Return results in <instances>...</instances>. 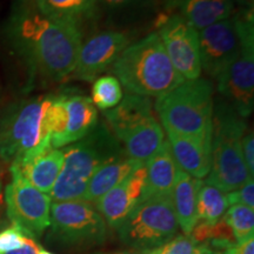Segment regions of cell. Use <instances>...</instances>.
Here are the masks:
<instances>
[{
	"instance_id": "obj_1",
	"label": "cell",
	"mask_w": 254,
	"mask_h": 254,
	"mask_svg": "<svg viewBox=\"0 0 254 254\" xmlns=\"http://www.w3.org/2000/svg\"><path fill=\"white\" fill-rule=\"evenodd\" d=\"M13 33L28 62L44 77L60 81L74 71L82 45L79 25L27 9L15 17Z\"/></svg>"
},
{
	"instance_id": "obj_2",
	"label": "cell",
	"mask_w": 254,
	"mask_h": 254,
	"mask_svg": "<svg viewBox=\"0 0 254 254\" xmlns=\"http://www.w3.org/2000/svg\"><path fill=\"white\" fill-rule=\"evenodd\" d=\"M112 73L129 94L147 98L161 97L185 81L157 32L129 44L114 62Z\"/></svg>"
},
{
	"instance_id": "obj_3",
	"label": "cell",
	"mask_w": 254,
	"mask_h": 254,
	"mask_svg": "<svg viewBox=\"0 0 254 254\" xmlns=\"http://www.w3.org/2000/svg\"><path fill=\"white\" fill-rule=\"evenodd\" d=\"M64 164L50 193L53 202L82 200L88 182L110 159L125 153L122 144L104 123L77 142L63 147Z\"/></svg>"
},
{
	"instance_id": "obj_4",
	"label": "cell",
	"mask_w": 254,
	"mask_h": 254,
	"mask_svg": "<svg viewBox=\"0 0 254 254\" xmlns=\"http://www.w3.org/2000/svg\"><path fill=\"white\" fill-rule=\"evenodd\" d=\"M247 129L245 118L225 100L218 101L212 117L211 167L206 184L228 193L252 179L241 153V138Z\"/></svg>"
},
{
	"instance_id": "obj_5",
	"label": "cell",
	"mask_w": 254,
	"mask_h": 254,
	"mask_svg": "<svg viewBox=\"0 0 254 254\" xmlns=\"http://www.w3.org/2000/svg\"><path fill=\"white\" fill-rule=\"evenodd\" d=\"M55 97H40L21 105L0 129V157L20 166L51 145V107Z\"/></svg>"
},
{
	"instance_id": "obj_6",
	"label": "cell",
	"mask_w": 254,
	"mask_h": 254,
	"mask_svg": "<svg viewBox=\"0 0 254 254\" xmlns=\"http://www.w3.org/2000/svg\"><path fill=\"white\" fill-rule=\"evenodd\" d=\"M213 90V82L199 77L157 98L154 107L165 131L192 136L211 133Z\"/></svg>"
},
{
	"instance_id": "obj_7",
	"label": "cell",
	"mask_w": 254,
	"mask_h": 254,
	"mask_svg": "<svg viewBox=\"0 0 254 254\" xmlns=\"http://www.w3.org/2000/svg\"><path fill=\"white\" fill-rule=\"evenodd\" d=\"M119 236L131 249L153 250L176 237L179 231L171 196L142 200L118 228Z\"/></svg>"
},
{
	"instance_id": "obj_8",
	"label": "cell",
	"mask_w": 254,
	"mask_h": 254,
	"mask_svg": "<svg viewBox=\"0 0 254 254\" xmlns=\"http://www.w3.org/2000/svg\"><path fill=\"white\" fill-rule=\"evenodd\" d=\"M253 28V7L198 31L201 72L217 80L239 55L244 34Z\"/></svg>"
},
{
	"instance_id": "obj_9",
	"label": "cell",
	"mask_w": 254,
	"mask_h": 254,
	"mask_svg": "<svg viewBox=\"0 0 254 254\" xmlns=\"http://www.w3.org/2000/svg\"><path fill=\"white\" fill-rule=\"evenodd\" d=\"M51 234L64 245H99L106 239L107 226L98 209L84 200L51 204Z\"/></svg>"
},
{
	"instance_id": "obj_10",
	"label": "cell",
	"mask_w": 254,
	"mask_h": 254,
	"mask_svg": "<svg viewBox=\"0 0 254 254\" xmlns=\"http://www.w3.org/2000/svg\"><path fill=\"white\" fill-rule=\"evenodd\" d=\"M11 173L12 182L6 186L4 194L6 213L13 226L33 239L50 227L52 200L31 185L17 168L11 167Z\"/></svg>"
},
{
	"instance_id": "obj_11",
	"label": "cell",
	"mask_w": 254,
	"mask_h": 254,
	"mask_svg": "<svg viewBox=\"0 0 254 254\" xmlns=\"http://www.w3.org/2000/svg\"><path fill=\"white\" fill-rule=\"evenodd\" d=\"M98 111L91 98L85 95L55 97L51 109V145L63 148L77 142L93 131Z\"/></svg>"
},
{
	"instance_id": "obj_12",
	"label": "cell",
	"mask_w": 254,
	"mask_h": 254,
	"mask_svg": "<svg viewBox=\"0 0 254 254\" xmlns=\"http://www.w3.org/2000/svg\"><path fill=\"white\" fill-rule=\"evenodd\" d=\"M218 91L240 117L247 119L254 105V31L245 32L239 55L219 75Z\"/></svg>"
},
{
	"instance_id": "obj_13",
	"label": "cell",
	"mask_w": 254,
	"mask_h": 254,
	"mask_svg": "<svg viewBox=\"0 0 254 254\" xmlns=\"http://www.w3.org/2000/svg\"><path fill=\"white\" fill-rule=\"evenodd\" d=\"M157 33L177 72L185 80L199 78L201 64L198 31L177 13L160 18Z\"/></svg>"
},
{
	"instance_id": "obj_14",
	"label": "cell",
	"mask_w": 254,
	"mask_h": 254,
	"mask_svg": "<svg viewBox=\"0 0 254 254\" xmlns=\"http://www.w3.org/2000/svg\"><path fill=\"white\" fill-rule=\"evenodd\" d=\"M129 45V37L120 31H105L84 43L73 71V78L82 81H94L118 59Z\"/></svg>"
},
{
	"instance_id": "obj_15",
	"label": "cell",
	"mask_w": 254,
	"mask_h": 254,
	"mask_svg": "<svg viewBox=\"0 0 254 254\" xmlns=\"http://www.w3.org/2000/svg\"><path fill=\"white\" fill-rule=\"evenodd\" d=\"M146 180V167L142 165L131 176L98 200L94 206L106 225L118 228L128 214L141 201Z\"/></svg>"
},
{
	"instance_id": "obj_16",
	"label": "cell",
	"mask_w": 254,
	"mask_h": 254,
	"mask_svg": "<svg viewBox=\"0 0 254 254\" xmlns=\"http://www.w3.org/2000/svg\"><path fill=\"white\" fill-rule=\"evenodd\" d=\"M167 142L179 170L201 180L211 167L212 132L192 136L166 131Z\"/></svg>"
},
{
	"instance_id": "obj_17",
	"label": "cell",
	"mask_w": 254,
	"mask_h": 254,
	"mask_svg": "<svg viewBox=\"0 0 254 254\" xmlns=\"http://www.w3.org/2000/svg\"><path fill=\"white\" fill-rule=\"evenodd\" d=\"M128 158L145 164L165 142L164 129L155 117L136 124L116 135Z\"/></svg>"
},
{
	"instance_id": "obj_18",
	"label": "cell",
	"mask_w": 254,
	"mask_h": 254,
	"mask_svg": "<svg viewBox=\"0 0 254 254\" xmlns=\"http://www.w3.org/2000/svg\"><path fill=\"white\" fill-rule=\"evenodd\" d=\"M145 167L146 180L141 201L155 196H171L179 168L167 140L146 161Z\"/></svg>"
},
{
	"instance_id": "obj_19",
	"label": "cell",
	"mask_w": 254,
	"mask_h": 254,
	"mask_svg": "<svg viewBox=\"0 0 254 254\" xmlns=\"http://www.w3.org/2000/svg\"><path fill=\"white\" fill-rule=\"evenodd\" d=\"M142 165L145 164L128 158L126 153L110 159L109 161L101 165L91 178L82 200L90 204H95L101 196L118 186Z\"/></svg>"
},
{
	"instance_id": "obj_20",
	"label": "cell",
	"mask_w": 254,
	"mask_h": 254,
	"mask_svg": "<svg viewBox=\"0 0 254 254\" xmlns=\"http://www.w3.org/2000/svg\"><path fill=\"white\" fill-rule=\"evenodd\" d=\"M173 7L190 26L201 31L232 17L236 4L234 0H178Z\"/></svg>"
},
{
	"instance_id": "obj_21",
	"label": "cell",
	"mask_w": 254,
	"mask_h": 254,
	"mask_svg": "<svg viewBox=\"0 0 254 254\" xmlns=\"http://www.w3.org/2000/svg\"><path fill=\"white\" fill-rule=\"evenodd\" d=\"M63 164V148L51 147L20 166L11 167L17 168L21 176L40 192L50 194L58 179Z\"/></svg>"
},
{
	"instance_id": "obj_22",
	"label": "cell",
	"mask_w": 254,
	"mask_h": 254,
	"mask_svg": "<svg viewBox=\"0 0 254 254\" xmlns=\"http://www.w3.org/2000/svg\"><path fill=\"white\" fill-rule=\"evenodd\" d=\"M201 184L202 180L178 170L171 198L178 225L185 234H190L198 222L196 198Z\"/></svg>"
},
{
	"instance_id": "obj_23",
	"label": "cell",
	"mask_w": 254,
	"mask_h": 254,
	"mask_svg": "<svg viewBox=\"0 0 254 254\" xmlns=\"http://www.w3.org/2000/svg\"><path fill=\"white\" fill-rule=\"evenodd\" d=\"M151 117H154V114L150 98L129 93L123 97L116 107L105 111V118L114 136Z\"/></svg>"
},
{
	"instance_id": "obj_24",
	"label": "cell",
	"mask_w": 254,
	"mask_h": 254,
	"mask_svg": "<svg viewBox=\"0 0 254 254\" xmlns=\"http://www.w3.org/2000/svg\"><path fill=\"white\" fill-rule=\"evenodd\" d=\"M37 9L46 17L79 25L98 7V0H36Z\"/></svg>"
},
{
	"instance_id": "obj_25",
	"label": "cell",
	"mask_w": 254,
	"mask_h": 254,
	"mask_svg": "<svg viewBox=\"0 0 254 254\" xmlns=\"http://www.w3.org/2000/svg\"><path fill=\"white\" fill-rule=\"evenodd\" d=\"M228 207L230 205H228L226 193L202 182L196 198L198 222L214 224L224 217Z\"/></svg>"
},
{
	"instance_id": "obj_26",
	"label": "cell",
	"mask_w": 254,
	"mask_h": 254,
	"mask_svg": "<svg viewBox=\"0 0 254 254\" xmlns=\"http://www.w3.org/2000/svg\"><path fill=\"white\" fill-rule=\"evenodd\" d=\"M237 244L254 238V208L244 205H232L224 214Z\"/></svg>"
},
{
	"instance_id": "obj_27",
	"label": "cell",
	"mask_w": 254,
	"mask_h": 254,
	"mask_svg": "<svg viewBox=\"0 0 254 254\" xmlns=\"http://www.w3.org/2000/svg\"><path fill=\"white\" fill-rule=\"evenodd\" d=\"M123 99V88L114 75H104L97 78L92 86V101L101 111H109L116 107Z\"/></svg>"
},
{
	"instance_id": "obj_28",
	"label": "cell",
	"mask_w": 254,
	"mask_h": 254,
	"mask_svg": "<svg viewBox=\"0 0 254 254\" xmlns=\"http://www.w3.org/2000/svg\"><path fill=\"white\" fill-rule=\"evenodd\" d=\"M99 5L113 15H140L154 9L157 0H98Z\"/></svg>"
},
{
	"instance_id": "obj_29",
	"label": "cell",
	"mask_w": 254,
	"mask_h": 254,
	"mask_svg": "<svg viewBox=\"0 0 254 254\" xmlns=\"http://www.w3.org/2000/svg\"><path fill=\"white\" fill-rule=\"evenodd\" d=\"M198 243L190 234L177 236L159 247V254H194Z\"/></svg>"
},
{
	"instance_id": "obj_30",
	"label": "cell",
	"mask_w": 254,
	"mask_h": 254,
	"mask_svg": "<svg viewBox=\"0 0 254 254\" xmlns=\"http://www.w3.org/2000/svg\"><path fill=\"white\" fill-rule=\"evenodd\" d=\"M26 238L23 231L13 225L0 231V254L20 250L26 243Z\"/></svg>"
},
{
	"instance_id": "obj_31",
	"label": "cell",
	"mask_w": 254,
	"mask_h": 254,
	"mask_svg": "<svg viewBox=\"0 0 254 254\" xmlns=\"http://www.w3.org/2000/svg\"><path fill=\"white\" fill-rule=\"evenodd\" d=\"M228 205H244L254 208V182L253 178L240 189L226 193Z\"/></svg>"
},
{
	"instance_id": "obj_32",
	"label": "cell",
	"mask_w": 254,
	"mask_h": 254,
	"mask_svg": "<svg viewBox=\"0 0 254 254\" xmlns=\"http://www.w3.org/2000/svg\"><path fill=\"white\" fill-rule=\"evenodd\" d=\"M241 153L251 176L254 174V135L253 131L247 129L241 138Z\"/></svg>"
},
{
	"instance_id": "obj_33",
	"label": "cell",
	"mask_w": 254,
	"mask_h": 254,
	"mask_svg": "<svg viewBox=\"0 0 254 254\" xmlns=\"http://www.w3.org/2000/svg\"><path fill=\"white\" fill-rule=\"evenodd\" d=\"M222 254H254V238L228 247Z\"/></svg>"
},
{
	"instance_id": "obj_34",
	"label": "cell",
	"mask_w": 254,
	"mask_h": 254,
	"mask_svg": "<svg viewBox=\"0 0 254 254\" xmlns=\"http://www.w3.org/2000/svg\"><path fill=\"white\" fill-rule=\"evenodd\" d=\"M38 245L32 238H26V243H25L24 247H21L20 250L12 251V252H8L6 254H37Z\"/></svg>"
},
{
	"instance_id": "obj_35",
	"label": "cell",
	"mask_w": 254,
	"mask_h": 254,
	"mask_svg": "<svg viewBox=\"0 0 254 254\" xmlns=\"http://www.w3.org/2000/svg\"><path fill=\"white\" fill-rule=\"evenodd\" d=\"M194 254H222V253L218 252V251L212 249V247L209 246L208 244L202 243V244H198Z\"/></svg>"
},
{
	"instance_id": "obj_36",
	"label": "cell",
	"mask_w": 254,
	"mask_h": 254,
	"mask_svg": "<svg viewBox=\"0 0 254 254\" xmlns=\"http://www.w3.org/2000/svg\"><path fill=\"white\" fill-rule=\"evenodd\" d=\"M151 250H136V249H129L125 251H119V252L113 253H106V254H150Z\"/></svg>"
},
{
	"instance_id": "obj_37",
	"label": "cell",
	"mask_w": 254,
	"mask_h": 254,
	"mask_svg": "<svg viewBox=\"0 0 254 254\" xmlns=\"http://www.w3.org/2000/svg\"><path fill=\"white\" fill-rule=\"evenodd\" d=\"M4 199H2V193L0 192V227L4 224V220H2V213H4Z\"/></svg>"
},
{
	"instance_id": "obj_38",
	"label": "cell",
	"mask_w": 254,
	"mask_h": 254,
	"mask_svg": "<svg viewBox=\"0 0 254 254\" xmlns=\"http://www.w3.org/2000/svg\"><path fill=\"white\" fill-rule=\"evenodd\" d=\"M238 1L241 2L246 6V8H251L253 7V0H238Z\"/></svg>"
},
{
	"instance_id": "obj_39",
	"label": "cell",
	"mask_w": 254,
	"mask_h": 254,
	"mask_svg": "<svg viewBox=\"0 0 254 254\" xmlns=\"http://www.w3.org/2000/svg\"><path fill=\"white\" fill-rule=\"evenodd\" d=\"M37 254H55L52 252H50V251H47L44 249V247L41 246H38V250H37Z\"/></svg>"
},
{
	"instance_id": "obj_40",
	"label": "cell",
	"mask_w": 254,
	"mask_h": 254,
	"mask_svg": "<svg viewBox=\"0 0 254 254\" xmlns=\"http://www.w3.org/2000/svg\"><path fill=\"white\" fill-rule=\"evenodd\" d=\"M163 1L166 4L167 7H173L174 5H176V2L178 1V0H163Z\"/></svg>"
},
{
	"instance_id": "obj_41",
	"label": "cell",
	"mask_w": 254,
	"mask_h": 254,
	"mask_svg": "<svg viewBox=\"0 0 254 254\" xmlns=\"http://www.w3.org/2000/svg\"><path fill=\"white\" fill-rule=\"evenodd\" d=\"M150 254H159V247H158V249H153V250H151Z\"/></svg>"
},
{
	"instance_id": "obj_42",
	"label": "cell",
	"mask_w": 254,
	"mask_h": 254,
	"mask_svg": "<svg viewBox=\"0 0 254 254\" xmlns=\"http://www.w3.org/2000/svg\"><path fill=\"white\" fill-rule=\"evenodd\" d=\"M0 192H1V183H0Z\"/></svg>"
}]
</instances>
